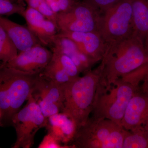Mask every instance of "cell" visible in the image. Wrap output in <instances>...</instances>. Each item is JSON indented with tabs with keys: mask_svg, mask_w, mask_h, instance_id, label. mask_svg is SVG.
I'll return each mask as SVG.
<instances>
[{
	"mask_svg": "<svg viewBox=\"0 0 148 148\" xmlns=\"http://www.w3.org/2000/svg\"><path fill=\"white\" fill-rule=\"evenodd\" d=\"M16 1H17V3L18 4L24 5V0H16Z\"/></svg>",
	"mask_w": 148,
	"mask_h": 148,
	"instance_id": "cell-33",
	"label": "cell"
},
{
	"mask_svg": "<svg viewBox=\"0 0 148 148\" xmlns=\"http://www.w3.org/2000/svg\"><path fill=\"white\" fill-rule=\"evenodd\" d=\"M120 1V0H87L86 1L96 9L101 14L113 6Z\"/></svg>",
	"mask_w": 148,
	"mask_h": 148,
	"instance_id": "cell-25",
	"label": "cell"
},
{
	"mask_svg": "<svg viewBox=\"0 0 148 148\" xmlns=\"http://www.w3.org/2000/svg\"><path fill=\"white\" fill-rule=\"evenodd\" d=\"M64 84L46 79L40 74L32 96L35 100L43 99L57 104L62 109L64 100Z\"/></svg>",
	"mask_w": 148,
	"mask_h": 148,
	"instance_id": "cell-14",
	"label": "cell"
},
{
	"mask_svg": "<svg viewBox=\"0 0 148 148\" xmlns=\"http://www.w3.org/2000/svg\"><path fill=\"white\" fill-rule=\"evenodd\" d=\"M145 82L144 84V87H147L148 86V71L147 74H146L145 77Z\"/></svg>",
	"mask_w": 148,
	"mask_h": 148,
	"instance_id": "cell-32",
	"label": "cell"
},
{
	"mask_svg": "<svg viewBox=\"0 0 148 148\" xmlns=\"http://www.w3.org/2000/svg\"><path fill=\"white\" fill-rule=\"evenodd\" d=\"M18 49L5 31L0 27V62L5 64L15 58Z\"/></svg>",
	"mask_w": 148,
	"mask_h": 148,
	"instance_id": "cell-16",
	"label": "cell"
},
{
	"mask_svg": "<svg viewBox=\"0 0 148 148\" xmlns=\"http://www.w3.org/2000/svg\"><path fill=\"white\" fill-rule=\"evenodd\" d=\"M51 60L61 66L72 79L79 77L80 72L73 61L68 56L52 52Z\"/></svg>",
	"mask_w": 148,
	"mask_h": 148,
	"instance_id": "cell-21",
	"label": "cell"
},
{
	"mask_svg": "<svg viewBox=\"0 0 148 148\" xmlns=\"http://www.w3.org/2000/svg\"><path fill=\"white\" fill-rule=\"evenodd\" d=\"M40 74L0 64V123L10 124L12 117L33 94Z\"/></svg>",
	"mask_w": 148,
	"mask_h": 148,
	"instance_id": "cell-3",
	"label": "cell"
},
{
	"mask_svg": "<svg viewBox=\"0 0 148 148\" xmlns=\"http://www.w3.org/2000/svg\"><path fill=\"white\" fill-rule=\"evenodd\" d=\"M146 129H147V130L148 132V123H147V125H146Z\"/></svg>",
	"mask_w": 148,
	"mask_h": 148,
	"instance_id": "cell-34",
	"label": "cell"
},
{
	"mask_svg": "<svg viewBox=\"0 0 148 148\" xmlns=\"http://www.w3.org/2000/svg\"><path fill=\"white\" fill-rule=\"evenodd\" d=\"M147 63L144 42L132 34L119 42L107 47L101 64V82L109 86Z\"/></svg>",
	"mask_w": 148,
	"mask_h": 148,
	"instance_id": "cell-1",
	"label": "cell"
},
{
	"mask_svg": "<svg viewBox=\"0 0 148 148\" xmlns=\"http://www.w3.org/2000/svg\"><path fill=\"white\" fill-rule=\"evenodd\" d=\"M0 27L7 33L18 50L24 51L39 44L38 38L28 28L0 16Z\"/></svg>",
	"mask_w": 148,
	"mask_h": 148,
	"instance_id": "cell-12",
	"label": "cell"
},
{
	"mask_svg": "<svg viewBox=\"0 0 148 148\" xmlns=\"http://www.w3.org/2000/svg\"><path fill=\"white\" fill-rule=\"evenodd\" d=\"M40 74L46 79L60 84L66 83L73 80L61 66L51 59Z\"/></svg>",
	"mask_w": 148,
	"mask_h": 148,
	"instance_id": "cell-18",
	"label": "cell"
},
{
	"mask_svg": "<svg viewBox=\"0 0 148 148\" xmlns=\"http://www.w3.org/2000/svg\"><path fill=\"white\" fill-rule=\"evenodd\" d=\"M58 34L72 40L76 45L78 50L94 63L103 58L107 46L101 35L97 31L60 32Z\"/></svg>",
	"mask_w": 148,
	"mask_h": 148,
	"instance_id": "cell-10",
	"label": "cell"
},
{
	"mask_svg": "<svg viewBox=\"0 0 148 148\" xmlns=\"http://www.w3.org/2000/svg\"><path fill=\"white\" fill-rule=\"evenodd\" d=\"M47 3L50 6L51 8L55 13L57 14L60 12V8L57 0H52L48 2Z\"/></svg>",
	"mask_w": 148,
	"mask_h": 148,
	"instance_id": "cell-30",
	"label": "cell"
},
{
	"mask_svg": "<svg viewBox=\"0 0 148 148\" xmlns=\"http://www.w3.org/2000/svg\"><path fill=\"white\" fill-rule=\"evenodd\" d=\"M52 56V51L39 44L20 51L15 58L5 65L25 73H40L49 64Z\"/></svg>",
	"mask_w": 148,
	"mask_h": 148,
	"instance_id": "cell-9",
	"label": "cell"
},
{
	"mask_svg": "<svg viewBox=\"0 0 148 148\" xmlns=\"http://www.w3.org/2000/svg\"><path fill=\"white\" fill-rule=\"evenodd\" d=\"M137 88L120 78L109 86L100 81L90 117L110 120L121 125L127 104L137 92Z\"/></svg>",
	"mask_w": 148,
	"mask_h": 148,
	"instance_id": "cell-4",
	"label": "cell"
},
{
	"mask_svg": "<svg viewBox=\"0 0 148 148\" xmlns=\"http://www.w3.org/2000/svg\"><path fill=\"white\" fill-rule=\"evenodd\" d=\"M132 31L131 0H120L101 14L97 32L107 46L129 37Z\"/></svg>",
	"mask_w": 148,
	"mask_h": 148,
	"instance_id": "cell-6",
	"label": "cell"
},
{
	"mask_svg": "<svg viewBox=\"0 0 148 148\" xmlns=\"http://www.w3.org/2000/svg\"><path fill=\"white\" fill-rule=\"evenodd\" d=\"M57 29L56 23L45 18L36 36L42 44L51 46L57 34Z\"/></svg>",
	"mask_w": 148,
	"mask_h": 148,
	"instance_id": "cell-20",
	"label": "cell"
},
{
	"mask_svg": "<svg viewBox=\"0 0 148 148\" xmlns=\"http://www.w3.org/2000/svg\"><path fill=\"white\" fill-rule=\"evenodd\" d=\"M44 0H24L28 5V6L38 9L40 4Z\"/></svg>",
	"mask_w": 148,
	"mask_h": 148,
	"instance_id": "cell-29",
	"label": "cell"
},
{
	"mask_svg": "<svg viewBox=\"0 0 148 148\" xmlns=\"http://www.w3.org/2000/svg\"><path fill=\"white\" fill-rule=\"evenodd\" d=\"M144 43H145L146 51H147V54L148 56V33L146 36L145 39Z\"/></svg>",
	"mask_w": 148,
	"mask_h": 148,
	"instance_id": "cell-31",
	"label": "cell"
},
{
	"mask_svg": "<svg viewBox=\"0 0 148 148\" xmlns=\"http://www.w3.org/2000/svg\"><path fill=\"white\" fill-rule=\"evenodd\" d=\"M37 10L44 16L45 18L53 21L56 24L57 14L52 10L45 0H44L41 3Z\"/></svg>",
	"mask_w": 148,
	"mask_h": 148,
	"instance_id": "cell-27",
	"label": "cell"
},
{
	"mask_svg": "<svg viewBox=\"0 0 148 148\" xmlns=\"http://www.w3.org/2000/svg\"><path fill=\"white\" fill-rule=\"evenodd\" d=\"M60 12H64L69 10L75 4V2L74 0H57Z\"/></svg>",
	"mask_w": 148,
	"mask_h": 148,
	"instance_id": "cell-28",
	"label": "cell"
},
{
	"mask_svg": "<svg viewBox=\"0 0 148 148\" xmlns=\"http://www.w3.org/2000/svg\"><path fill=\"white\" fill-rule=\"evenodd\" d=\"M45 127L48 133L64 144L72 142L76 131L73 121L62 112L48 118Z\"/></svg>",
	"mask_w": 148,
	"mask_h": 148,
	"instance_id": "cell-13",
	"label": "cell"
},
{
	"mask_svg": "<svg viewBox=\"0 0 148 148\" xmlns=\"http://www.w3.org/2000/svg\"><path fill=\"white\" fill-rule=\"evenodd\" d=\"M132 34L145 42L148 33V0H131Z\"/></svg>",
	"mask_w": 148,
	"mask_h": 148,
	"instance_id": "cell-15",
	"label": "cell"
},
{
	"mask_svg": "<svg viewBox=\"0 0 148 148\" xmlns=\"http://www.w3.org/2000/svg\"><path fill=\"white\" fill-rule=\"evenodd\" d=\"M25 8L24 5L12 0H0V16L18 14L22 15Z\"/></svg>",
	"mask_w": 148,
	"mask_h": 148,
	"instance_id": "cell-23",
	"label": "cell"
},
{
	"mask_svg": "<svg viewBox=\"0 0 148 148\" xmlns=\"http://www.w3.org/2000/svg\"><path fill=\"white\" fill-rule=\"evenodd\" d=\"M36 100L42 113L47 119L53 115L61 112L62 108L57 104L43 99Z\"/></svg>",
	"mask_w": 148,
	"mask_h": 148,
	"instance_id": "cell-24",
	"label": "cell"
},
{
	"mask_svg": "<svg viewBox=\"0 0 148 148\" xmlns=\"http://www.w3.org/2000/svg\"><path fill=\"white\" fill-rule=\"evenodd\" d=\"M148 123V96L138 92L127 104L121 122L123 128L132 131L145 127Z\"/></svg>",
	"mask_w": 148,
	"mask_h": 148,
	"instance_id": "cell-11",
	"label": "cell"
},
{
	"mask_svg": "<svg viewBox=\"0 0 148 148\" xmlns=\"http://www.w3.org/2000/svg\"><path fill=\"white\" fill-rule=\"evenodd\" d=\"M148 148V133L145 127L127 131L122 148Z\"/></svg>",
	"mask_w": 148,
	"mask_h": 148,
	"instance_id": "cell-17",
	"label": "cell"
},
{
	"mask_svg": "<svg viewBox=\"0 0 148 148\" xmlns=\"http://www.w3.org/2000/svg\"><path fill=\"white\" fill-rule=\"evenodd\" d=\"M47 121L32 95L26 106L16 113L11 121L10 124L14 127L16 136L12 148L32 147L35 135L40 129L45 127Z\"/></svg>",
	"mask_w": 148,
	"mask_h": 148,
	"instance_id": "cell-7",
	"label": "cell"
},
{
	"mask_svg": "<svg viewBox=\"0 0 148 148\" xmlns=\"http://www.w3.org/2000/svg\"><path fill=\"white\" fill-rule=\"evenodd\" d=\"M50 46L52 47V52H57L72 57L78 49L75 42L69 38L57 34Z\"/></svg>",
	"mask_w": 148,
	"mask_h": 148,
	"instance_id": "cell-19",
	"label": "cell"
},
{
	"mask_svg": "<svg viewBox=\"0 0 148 148\" xmlns=\"http://www.w3.org/2000/svg\"><path fill=\"white\" fill-rule=\"evenodd\" d=\"M12 1H14V0H12Z\"/></svg>",
	"mask_w": 148,
	"mask_h": 148,
	"instance_id": "cell-36",
	"label": "cell"
},
{
	"mask_svg": "<svg viewBox=\"0 0 148 148\" xmlns=\"http://www.w3.org/2000/svg\"><path fill=\"white\" fill-rule=\"evenodd\" d=\"M127 130L107 119L89 117L76 131L72 147L122 148Z\"/></svg>",
	"mask_w": 148,
	"mask_h": 148,
	"instance_id": "cell-5",
	"label": "cell"
},
{
	"mask_svg": "<svg viewBox=\"0 0 148 148\" xmlns=\"http://www.w3.org/2000/svg\"><path fill=\"white\" fill-rule=\"evenodd\" d=\"M0 116H1V114H0Z\"/></svg>",
	"mask_w": 148,
	"mask_h": 148,
	"instance_id": "cell-35",
	"label": "cell"
},
{
	"mask_svg": "<svg viewBox=\"0 0 148 148\" xmlns=\"http://www.w3.org/2000/svg\"><path fill=\"white\" fill-rule=\"evenodd\" d=\"M102 74L100 65L83 76L63 84L64 100L61 112L73 121L76 131L89 119Z\"/></svg>",
	"mask_w": 148,
	"mask_h": 148,
	"instance_id": "cell-2",
	"label": "cell"
},
{
	"mask_svg": "<svg viewBox=\"0 0 148 148\" xmlns=\"http://www.w3.org/2000/svg\"><path fill=\"white\" fill-rule=\"evenodd\" d=\"M100 16L86 1L75 2L69 10L57 14L56 25L60 32H97Z\"/></svg>",
	"mask_w": 148,
	"mask_h": 148,
	"instance_id": "cell-8",
	"label": "cell"
},
{
	"mask_svg": "<svg viewBox=\"0 0 148 148\" xmlns=\"http://www.w3.org/2000/svg\"><path fill=\"white\" fill-rule=\"evenodd\" d=\"M22 16L26 20L28 28L36 36L45 17L38 10L28 6L25 8Z\"/></svg>",
	"mask_w": 148,
	"mask_h": 148,
	"instance_id": "cell-22",
	"label": "cell"
},
{
	"mask_svg": "<svg viewBox=\"0 0 148 148\" xmlns=\"http://www.w3.org/2000/svg\"><path fill=\"white\" fill-rule=\"evenodd\" d=\"M70 146L61 145L58 140L49 133H48L43 138L38 148H69Z\"/></svg>",
	"mask_w": 148,
	"mask_h": 148,
	"instance_id": "cell-26",
	"label": "cell"
}]
</instances>
